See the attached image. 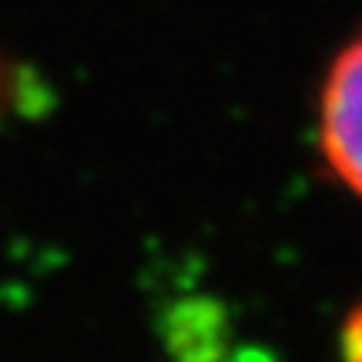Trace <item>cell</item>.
Masks as SVG:
<instances>
[{"label": "cell", "mask_w": 362, "mask_h": 362, "mask_svg": "<svg viewBox=\"0 0 362 362\" xmlns=\"http://www.w3.org/2000/svg\"><path fill=\"white\" fill-rule=\"evenodd\" d=\"M319 151L329 175L362 198V34L325 71L319 90Z\"/></svg>", "instance_id": "6da1fadb"}, {"label": "cell", "mask_w": 362, "mask_h": 362, "mask_svg": "<svg viewBox=\"0 0 362 362\" xmlns=\"http://www.w3.org/2000/svg\"><path fill=\"white\" fill-rule=\"evenodd\" d=\"M339 352L342 362H362V302L352 305L339 329Z\"/></svg>", "instance_id": "7a4b0ae2"}]
</instances>
